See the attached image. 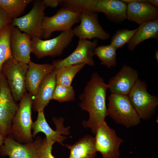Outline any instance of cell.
<instances>
[{
	"mask_svg": "<svg viewBox=\"0 0 158 158\" xmlns=\"http://www.w3.org/2000/svg\"><path fill=\"white\" fill-rule=\"evenodd\" d=\"M108 89V85L103 78L95 72L79 96V106L89 114L88 120L83 121V125L85 128H90L95 135L99 126L105 121V118L108 116L106 102Z\"/></svg>",
	"mask_w": 158,
	"mask_h": 158,
	"instance_id": "cell-1",
	"label": "cell"
},
{
	"mask_svg": "<svg viewBox=\"0 0 158 158\" xmlns=\"http://www.w3.org/2000/svg\"><path fill=\"white\" fill-rule=\"evenodd\" d=\"M33 97L26 93L20 101L18 109L12 121L10 133L20 143L33 141L31 132Z\"/></svg>",
	"mask_w": 158,
	"mask_h": 158,
	"instance_id": "cell-2",
	"label": "cell"
},
{
	"mask_svg": "<svg viewBox=\"0 0 158 158\" xmlns=\"http://www.w3.org/2000/svg\"><path fill=\"white\" fill-rule=\"evenodd\" d=\"M107 110L109 116L117 124L127 128L140 123L141 119L128 95L111 93L108 97Z\"/></svg>",
	"mask_w": 158,
	"mask_h": 158,
	"instance_id": "cell-3",
	"label": "cell"
},
{
	"mask_svg": "<svg viewBox=\"0 0 158 158\" xmlns=\"http://www.w3.org/2000/svg\"><path fill=\"white\" fill-rule=\"evenodd\" d=\"M147 84L138 79L128 95L141 119L146 120L154 115L158 105V98L147 91Z\"/></svg>",
	"mask_w": 158,
	"mask_h": 158,
	"instance_id": "cell-4",
	"label": "cell"
},
{
	"mask_svg": "<svg viewBox=\"0 0 158 158\" xmlns=\"http://www.w3.org/2000/svg\"><path fill=\"white\" fill-rule=\"evenodd\" d=\"M28 64L19 61L11 57L2 67L1 73L6 78L15 101H20L27 93L26 75Z\"/></svg>",
	"mask_w": 158,
	"mask_h": 158,
	"instance_id": "cell-5",
	"label": "cell"
},
{
	"mask_svg": "<svg viewBox=\"0 0 158 158\" xmlns=\"http://www.w3.org/2000/svg\"><path fill=\"white\" fill-rule=\"evenodd\" d=\"M74 35L72 29L62 32L56 37L43 40L41 38L31 39L32 53L38 59L47 56H61L72 41Z\"/></svg>",
	"mask_w": 158,
	"mask_h": 158,
	"instance_id": "cell-6",
	"label": "cell"
},
{
	"mask_svg": "<svg viewBox=\"0 0 158 158\" xmlns=\"http://www.w3.org/2000/svg\"><path fill=\"white\" fill-rule=\"evenodd\" d=\"M81 11L62 7L51 17L44 16L42 23V37L44 39L50 38L55 31L69 30L80 21Z\"/></svg>",
	"mask_w": 158,
	"mask_h": 158,
	"instance_id": "cell-7",
	"label": "cell"
},
{
	"mask_svg": "<svg viewBox=\"0 0 158 158\" xmlns=\"http://www.w3.org/2000/svg\"><path fill=\"white\" fill-rule=\"evenodd\" d=\"M46 7L42 1H35L30 11L22 17L13 19L11 24L29 35L31 39L41 38Z\"/></svg>",
	"mask_w": 158,
	"mask_h": 158,
	"instance_id": "cell-8",
	"label": "cell"
},
{
	"mask_svg": "<svg viewBox=\"0 0 158 158\" xmlns=\"http://www.w3.org/2000/svg\"><path fill=\"white\" fill-rule=\"evenodd\" d=\"M19 107L14 98L6 78L0 73V133H10L12 120Z\"/></svg>",
	"mask_w": 158,
	"mask_h": 158,
	"instance_id": "cell-9",
	"label": "cell"
},
{
	"mask_svg": "<svg viewBox=\"0 0 158 158\" xmlns=\"http://www.w3.org/2000/svg\"><path fill=\"white\" fill-rule=\"evenodd\" d=\"M95 135V149L103 158H119V147L123 140L116 135L114 129L104 121L99 126Z\"/></svg>",
	"mask_w": 158,
	"mask_h": 158,
	"instance_id": "cell-10",
	"label": "cell"
},
{
	"mask_svg": "<svg viewBox=\"0 0 158 158\" xmlns=\"http://www.w3.org/2000/svg\"><path fill=\"white\" fill-rule=\"evenodd\" d=\"M80 23L73 30L74 35L81 39L94 38L102 40L108 39L110 35L104 30L98 20L97 13L89 10L81 11Z\"/></svg>",
	"mask_w": 158,
	"mask_h": 158,
	"instance_id": "cell-11",
	"label": "cell"
},
{
	"mask_svg": "<svg viewBox=\"0 0 158 158\" xmlns=\"http://www.w3.org/2000/svg\"><path fill=\"white\" fill-rule=\"evenodd\" d=\"M44 140L37 137L33 142L23 144L13 138L4 139L1 152L3 155L9 158H40L44 145Z\"/></svg>",
	"mask_w": 158,
	"mask_h": 158,
	"instance_id": "cell-12",
	"label": "cell"
},
{
	"mask_svg": "<svg viewBox=\"0 0 158 158\" xmlns=\"http://www.w3.org/2000/svg\"><path fill=\"white\" fill-rule=\"evenodd\" d=\"M127 5L119 0H83L82 9L104 13L111 22L120 23L126 19Z\"/></svg>",
	"mask_w": 158,
	"mask_h": 158,
	"instance_id": "cell-13",
	"label": "cell"
},
{
	"mask_svg": "<svg viewBox=\"0 0 158 158\" xmlns=\"http://www.w3.org/2000/svg\"><path fill=\"white\" fill-rule=\"evenodd\" d=\"M98 43L97 39L92 41L79 39L77 47L71 54L63 59L54 61L52 64L54 68L80 64L94 66V51Z\"/></svg>",
	"mask_w": 158,
	"mask_h": 158,
	"instance_id": "cell-14",
	"label": "cell"
},
{
	"mask_svg": "<svg viewBox=\"0 0 158 158\" xmlns=\"http://www.w3.org/2000/svg\"><path fill=\"white\" fill-rule=\"evenodd\" d=\"M38 112L37 118L36 121L33 122L32 129L33 130L32 134L33 138H35L36 135L40 132L45 134L47 139L50 140L63 145V142L66 137L62 135H67L70 134L69 127L65 128L63 126L64 119L62 118L57 119L54 117L52 120L56 127V130H53L49 125L45 117L44 110Z\"/></svg>",
	"mask_w": 158,
	"mask_h": 158,
	"instance_id": "cell-15",
	"label": "cell"
},
{
	"mask_svg": "<svg viewBox=\"0 0 158 158\" xmlns=\"http://www.w3.org/2000/svg\"><path fill=\"white\" fill-rule=\"evenodd\" d=\"M138 73L130 66L123 65L107 84L111 93L128 95L137 80Z\"/></svg>",
	"mask_w": 158,
	"mask_h": 158,
	"instance_id": "cell-16",
	"label": "cell"
},
{
	"mask_svg": "<svg viewBox=\"0 0 158 158\" xmlns=\"http://www.w3.org/2000/svg\"><path fill=\"white\" fill-rule=\"evenodd\" d=\"M10 45L12 56L14 59L28 64L29 63L32 47L31 39L29 35L14 26L10 36Z\"/></svg>",
	"mask_w": 158,
	"mask_h": 158,
	"instance_id": "cell-17",
	"label": "cell"
},
{
	"mask_svg": "<svg viewBox=\"0 0 158 158\" xmlns=\"http://www.w3.org/2000/svg\"><path fill=\"white\" fill-rule=\"evenodd\" d=\"M126 5V19L139 25L158 19L157 8L147 0H141Z\"/></svg>",
	"mask_w": 158,
	"mask_h": 158,
	"instance_id": "cell-18",
	"label": "cell"
},
{
	"mask_svg": "<svg viewBox=\"0 0 158 158\" xmlns=\"http://www.w3.org/2000/svg\"><path fill=\"white\" fill-rule=\"evenodd\" d=\"M56 85V72L54 69L44 78L33 98L32 107L35 111L44 110L50 101L52 99Z\"/></svg>",
	"mask_w": 158,
	"mask_h": 158,
	"instance_id": "cell-19",
	"label": "cell"
},
{
	"mask_svg": "<svg viewBox=\"0 0 158 158\" xmlns=\"http://www.w3.org/2000/svg\"><path fill=\"white\" fill-rule=\"evenodd\" d=\"M28 66L26 75V87L27 91L33 98L42 80L54 68L52 64H37L31 61Z\"/></svg>",
	"mask_w": 158,
	"mask_h": 158,
	"instance_id": "cell-20",
	"label": "cell"
},
{
	"mask_svg": "<svg viewBox=\"0 0 158 158\" xmlns=\"http://www.w3.org/2000/svg\"><path fill=\"white\" fill-rule=\"evenodd\" d=\"M64 145L70 150L69 158H95L96 155L95 138L92 135H86L73 145Z\"/></svg>",
	"mask_w": 158,
	"mask_h": 158,
	"instance_id": "cell-21",
	"label": "cell"
},
{
	"mask_svg": "<svg viewBox=\"0 0 158 158\" xmlns=\"http://www.w3.org/2000/svg\"><path fill=\"white\" fill-rule=\"evenodd\" d=\"M158 38V19L142 23L128 43V49L132 51L141 42L149 39Z\"/></svg>",
	"mask_w": 158,
	"mask_h": 158,
	"instance_id": "cell-22",
	"label": "cell"
},
{
	"mask_svg": "<svg viewBox=\"0 0 158 158\" xmlns=\"http://www.w3.org/2000/svg\"><path fill=\"white\" fill-rule=\"evenodd\" d=\"M85 65L84 64H76L54 68L56 84L66 86H71L74 78Z\"/></svg>",
	"mask_w": 158,
	"mask_h": 158,
	"instance_id": "cell-23",
	"label": "cell"
},
{
	"mask_svg": "<svg viewBox=\"0 0 158 158\" xmlns=\"http://www.w3.org/2000/svg\"><path fill=\"white\" fill-rule=\"evenodd\" d=\"M11 23L0 31V73L5 62L12 57L10 45V37L14 27Z\"/></svg>",
	"mask_w": 158,
	"mask_h": 158,
	"instance_id": "cell-24",
	"label": "cell"
},
{
	"mask_svg": "<svg viewBox=\"0 0 158 158\" xmlns=\"http://www.w3.org/2000/svg\"><path fill=\"white\" fill-rule=\"evenodd\" d=\"M117 49L111 44L102 45L95 48L94 54L101 61V65L106 66L109 68L114 67L117 65Z\"/></svg>",
	"mask_w": 158,
	"mask_h": 158,
	"instance_id": "cell-25",
	"label": "cell"
},
{
	"mask_svg": "<svg viewBox=\"0 0 158 158\" xmlns=\"http://www.w3.org/2000/svg\"><path fill=\"white\" fill-rule=\"evenodd\" d=\"M32 0H0V8L12 19L18 18Z\"/></svg>",
	"mask_w": 158,
	"mask_h": 158,
	"instance_id": "cell-26",
	"label": "cell"
},
{
	"mask_svg": "<svg viewBox=\"0 0 158 158\" xmlns=\"http://www.w3.org/2000/svg\"><path fill=\"white\" fill-rule=\"evenodd\" d=\"M138 29V28L132 30L127 29L117 30L111 38V44L117 49L122 47L129 42Z\"/></svg>",
	"mask_w": 158,
	"mask_h": 158,
	"instance_id": "cell-27",
	"label": "cell"
},
{
	"mask_svg": "<svg viewBox=\"0 0 158 158\" xmlns=\"http://www.w3.org/2000/svg\"><path fill=\"white\" fill-rule=\"evenodd\" d=\"M75 90L73 87L56 84L52 99L60 103L72 101L75 100Z\"/></svg>",
	"mask_w": 158,
	"mask_h": 158,
	"instance_id": "cell-28",
	"label": "cell"
},
{
	"mask_svg": "<svg viewBox=\"0 0 158 158\" xmlns=\"http://www.w3.org/2000/svg\"><path fill=\"white\" fill-rule=\"evenodd\" d=\"M55 141L47 139L46 138L44 139V145L42 152L41 158H55L51 154L52 146Z\"/></svg>",
	"mask_w": 158,
	"mask_h": 158,
	"instance_id": "cell-29",
	"label": "cell"
},
{
	"mask_svg": "<svg viewBox=\"0 0 158 158\" xmlns=\"http://www.w3.org/2000/svg\"><path fill=\"white\" fill-rule=\"evenodd\" d=\"M13 19L0 8V31L8 24H11Z\"/></svg>",
	"mask_w": 158,
	"mask_h": 158,
	"instance_id": "cell-30",
	"label": "cell"
},
{
	"mask_svg": "<svg viewBox=\"0 0 158 158\" xmlns=\"http://www.w3.org/2000/svg\"><path fill=\"white\" fill-rule=\"evenodd\" d=\"M60 0H43V4L47 7L55 8L60 5Z\"/></svg>",
	"mask_w": 158,
	"mask_h": 158,
	"instance_id": "cell-31",
	"label": "cell"
},
{
	"mask_svg": "<svg viewBox=\"0 0 158 158\" xmlns=\"http://www.w3.org/2000/svg\"><path fill=\"white\" fill-rule=\"evenodd\" d=\"M147 1L152 5L158 7V1L157 0H147Z\"/></svg>",
	"mask_w": 158,
	"mask_h": 158,
	"instance_id": "cell-32",
	"label": "cell"
},
{
	"mask_svg": "<svg viewBox=\"0 0 158 158\" xmlns=\"http://www.w3.org/2000/svg\"><path fill=\"white\" fill-rule=\"evenodd\" d=\"M4 139V136L0 133V148L3 145Z\"/></svg>",
	"mask_w": 158,
	"mask_h": 158,
	"instance_id": "cell-33",
	"label": "cell"
},
{
	"mask_svg": "<svg viewBox=\"0 0 158 158\" xmlns=\"http://www.w3.org/2000/svg\"><path fill=\"white\" fill-rule=\"evenodd\" d=\"M155 58L157 60V63H158V51L157 50L155 52Z\"/></svg>",
	"mask_w": 158,
	"mask_h": 158,
	"instance_id": "cell-34",
	"label": "cell"
},
{
	"mask_svg": "<svg viewBox=\"0 0 158 158\" xmlns=\"http://www.w3.org/2000/svg\"></svg>",
	"mask_w": 158,
	"mask_h": 158,
	"instance_id": "cell-35",
	"label": "cell"
}]
</instances>
